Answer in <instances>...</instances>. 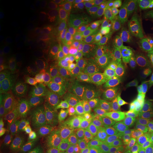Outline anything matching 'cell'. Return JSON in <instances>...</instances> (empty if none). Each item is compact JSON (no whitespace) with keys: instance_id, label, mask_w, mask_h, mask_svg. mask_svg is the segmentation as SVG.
<instances>
[{"instance_id":"30","label":"cell","mask_w":153,"mask_h":153,"mask_svg":"<svg viewBox=\"0 0 153 153\" xmlns=\"http://www.w3.org/2000/svg\"><path fill=\"white\" fill-rule=\"evenodd\" d=\"M88 153H112L106 148L99 146H93L90 148Z\"/></svg>"},{"instance_id":"19","label":"cell","mask_w":153,"mask_h":153,"mask_svg":"<svg viewBox=\"0 0 153 153\" xmlns=\"http://www.w3.org/2000/svg\"><path fill=\"white\" fill-rule=\"evenodd\" d=\"M85 101L82 99H72L68 101L66 105L67 111L71 113H77L85 107Z\"/></svg>"},{"instance_id":"1","label":"cell","mask_w":153,"mask_h":153,"mask_svg":"<svg viewBox=\"0 0 153 153\" xmlns=\"http://www.w3.org/2000/svg\"><path fill=\"white\" fill-rule=\"evenodd\" d=\"M148 120V110L140 108L133 111L126 120L122 140L125 148L135 150L143 143Z\"/></svg>"},{"instance_id":"2","label":"cell","mask_w":153,"mask_h":153,"mask_svg":"<svg viewBox=\"0 0 153 153\" xmlns=\"http://www.w3.org/2000/svg\"><path fill=\"white\" fill-rule=\"evenodd\" d=\"M148 22L126 24L120 28L118 33V43L123 54L128 56L135 55L147 43Z\"/></svg>"},{"instance_id":"24","label":"cell","mask_w":153,"mask_h":153,"mask_svg":"<svg viewBox=\"0 0 153 153\" xmlns=\"http://www.w3.org/2000/svg\"><path fill=\"white\" fill-rule=\"evenodd\" d=\"M147 44L149 50L153 53V19H149L147 24Z\"/></svg>"},{"instance_id":"21","label":"cell","mask_w":153,"mask_h":153,"mask_svg":"<svg viewBox=\"0 0 153 153\" xmlns=\"http://www.w3.org/2000/svg\"><path fill=\"white\" fill-rule=\"evenodd\" d=\"M103 4L100 1H91L88 3V14L91 17H97L101 14Z\"/></svg>"},{"instance_id":"7","label":"cell","mask_w":153,"mask_h":153,"mask_svg":"<svg viewBox=\"0 0 153 153\" xmlns=\"http://www.w3.org/2000/svg\"><path fill=\"white\" fill-rule=\"evenodd\" d=\"M120 105H116L99 101L94 107L95 115L104 123H111L117 118L120 111Z\"/></svg>"},{"instance_id":"26","label":"cell","mask_w":153,"mask_h":153,"mask_svg":"<svg viewBox=\"0 0 153 153\" xmlns=\"http://www.w3.org/2000/svg\"><path fill=\"white\" fill-rule=\"evenodd\" d=\"M66 89L64 87L57 88L55 91V97L59 104L62 105L66 101Z\"/></svg>"},{"instance_id":"23","label":"cell","mask_w":153,"mask_h":153,"mask_svg":"<svg viewBox=\"0 0 153 153\" xmlns=\"http://www.w3.org/2000/svg\"><path fill=\"white\" fill-rule=\"evenodd\" d=\"M133 2L143 11L153 12V0H134Z\"/></svg>"},{"instance_id":"13","label":"cell","mask_w":153,"mask_h":153,"mask_svg":"<svg viewBox=\"0 0 153 153\" xmlns=\"http://www.w3.org/2000/svg\"><path fill=\"white\" fill-rule=\"evenodd\" d=\"M14 105L19 108L27 109L33 106V100L26 93L19 92L14 97Z\"/></svg>"},{"instance_id":"15","label":"cell","mask_w":153,"mask_h":153,"mask_svg":"<svg viewBox=\"0 0 153 153\" xmlns=\"http://www.w3.org/2000/svg\"><path fill=\"white\" fill-rule=\"evenodd\" d=\"M105 73L101 69L92 68L89 69L87 71V81L91 85H100L101 79Z\"/></svg>"},{"instance_id":"16","label":"cell","mask_w":153,"mask_h":153,"mask_svg":"<svg viewBox=\"0 0 153 153\" xmlns=\"http://www.w3.org/2000/svg\"><path fill=\"white\" fill-rule=\"evenodd\" d=\"M59 113V106L54 103L48 104L44 107L42 116L44 120H52L57 117Z\"/></svg>"},{"instance_id":"6","label":"cell","mask_w":153,"mask_h":153,"mask_svg":"<svg viewBox=\"0 0 153 153\" xmlns=\"http://www.w3.org/2000/svg\"><path fill=\"white\" fill-rule=\"evenodd\" d=\"M111 85L123 87L128 83L131 77V70L126 65H117L106 72Z\"/></svg>"},{"instance_id":"10","label":"cell","mask_w":153,"mask_h":153,"mask_svg":"<svg viewBox=\"0 0 153 153\" xmlns=\"http://www.w3.org/2000/svg\"><path fill=\"white\" fill-rule=\"evenodd\" d=\"M68 73L72 76H79L87 70V62L80 56H74L68 61L67 65Z\"/></svg>"},{"instance_id":"32","label":"cell","mask_w":153,"mask_h":153,"mask_svg":"<svg viewBox=\"0 0 153 153\" xmlns=\"http://www.w3.org/2000/svg\"><path fill=\"white\" fill-rule=\"evenodd\" d=\"M1 104H4L5 102H7V101L9 100V98H10V93L9 91L7 90V89H2L1 90Z\"/></svg>"},{"instance_id":"12","label":"cell","mask_w":153,"mask_h":153,"mask_svg":"<svg viewBox=\"0 0 153 153\" xmlns=\"http://www.w3.org/2000/svg\"><path fill=\"white\" fill-rule=\"evenodd\" d=\"M118 10V5L116 1L108 0L103 4L100 14L101 20L104 22H111L116 16Z\"/></svg>"},{"instance_id":"18","label":"cell","mask_w":153,"mask_h":153,"mask_svg":"<svg viewBox=\"0 0 153 153\" xmlns=\"http://www.w3.org/2000/svg\"><path fill=\"white\" fill-rule=\"evenodd\" d=\"M92 45L93 42L91 38H82L81 41L78 42L77 44L76 45L74 51H75V53L77 55H83L91 49V48L92 47Z\"/></svg>"},{"instance_id":"3","label":"cell","mask_w":153,"mask_h":153,"mask_svg":"<svg viewBox=\"0 0 153 153\" xmlns=\"http://www.w3.org/2000/svg\"><path fill=\"white\" fill-rule=\"evenodd\" d=\"M120 19L126 24H137L148 22V14L133 1L122 5L119 11Z\"/></svg>"},{"instance_id":"35","label":"cell","mask_w":153,"mask_h":153,"mask_svg":"<svg viewBox=\"0 0 153 153\" xmlns=\"http://www.w3.org/2000/svg\"><path fill=\"white\" fill-rule=\"evenodd\" d=\"M147 153H153V149H152V150H150V151H148V152H147Z\"/></svg>"},{"instance_id":"14","label":"cell","mask_w":153,"mask_h":153,"mask_svg":"<svg viewBox=\"0 0 153 153\" xmlns=\"http://www.w3.org/2000/svg\"><path fill=\"white\" fill-rule=\"evenodd\" d=\"M38 146L41 153H51L55 149V140L48 134L43 135Z\"/></svg>"},{"instance_id":"22","label":"cell","mask_w":153,"mask_h":153,"mask_svg":"<svg viewBox=\"0 0 153 153\" xmlns=\"http://www.w3.org/2000/svg\"><path fill=\"white\" fill-rule=\"evenodd\" d=\"M144 76L148 84L153 79V53H152V55L145 67Z\"/></svg>"},{"instance_id":"25","label":"cell","mask_w":153,"mask_h":153,"mask_svg":"<svg viewBox=\"0 0 153 153\" xmlns=\"http://www.w3.org/2000/svg\"><path fill=\"white\" fill-rule=\"evenodd\" d=\"M11 35L5 29H1L0 30V47L4 48L8 46L11 43Z\"/></svg>"},{"instance_id":"8","label":"cell","mask_w":153,"mask_h":153,"mask_svg":"<svg viewBox=\"0 0 153 153\" xmlns=\"http://www.w3.org/2000/svg\"><path fill=\"white\" fill-rule=\"evenodd\" d=\"M118 41V34L111 28H103L99 31L97 43L99 51L104 54L114 51Z\"/></svg>"},{"instance_id":"27","label":"cell","mask_w":153,"mask_h":153,"mask_svg":"<svg viewBox=\"0 0 153 153\" xmlns=\"http://www.w3.org/2000/svg\"><path fill=\"white\" fill-rule=\"evenodd\" d=\"M22 153H41V151L38 144L35 143H30L24 147Z\"/></svg>"},{"instance_id":"4","label":"cell","mask_w":153,"mask_h":153,"mask_svg":"<svg viewBox=\"0 0 153 153\" xmlns=\"http://www.w3.org/2000/svg\"><path fill=\"white\" fill-rule=\"evenodd\" d=\"M128 94L122 87L113 85L101 87L97 91L98 101H102L116 105H121Z\"/></svg>"},{"instance_id":"34","label":"cell","mask_w":153,"mask_h":153,"mask_svg":"<svg viewBox=\"0 0 153 153\" xmlns=\"http://www.w3.org/2000/svg\"><path fill=\"white\" fill-rule=\"evenodd\" d=\"M148 16L150 17V19H153V12L148 13Z\"/></svg>"},{"instance_id":"28","label":"cell","mask_w":153,"mask_h":153,"mask_svg":"<svg viewBox=\"0 0 153 153\" xmlns=\"http://www.w3.org/2000/svg\"><path fill=\"white\" fill-rule=\"evenodd\" d=\"M87 14L84 11H79L76 15V22L81 26H86L88 24Z\"/></svg>"},{"instance_id":"29","label":"cell","mask_w":153,"mask_h":153,"mask_svg":"<svg viewBox=\"0 0 153 153\" xmlns=\"http://www.w3.org/2000/svg\"><path fill=\"white\" fill-rule=\"evenodd\" d=\"M11 135L7 125L4 123H1L0 126V138L2 140H7Z\"/></svg>"},{"instance_id":"20","label":"cell","mask_w":153,"mask_h":153,"mask_svg":"<svg viewBox=\"0 0 153 153\" xmlns=\"http://www.w3.org/2000/svg\"><path fill=\"white\" fill-rule=\"evenodd\" d=\"M51 93H52V91L46 86H43L40 89L38 100V105H39L40 107H45V106H47L50 97H51Z\"/></svg>"},{"instance_id":"33","label":"cell","mask_w":153,"mask_h":153,"mask_svg":"<svg viewBox=\"0 0 153 153\" xmlns=\"http://www.w3.org/2000/svg\"><path fill=\"white\" fill-rule=\"evenodd\" d=\"M149 95L153 101V79L149 83Z\"/></svg>"},{"instance_id":"5","label":"cell","mask_w":153,"mask_h":153,"mask_svg":"<svg viewBox=\"0 0 153 153\" xmlns=\"http://www.w3.org/2000/svg\"><path fill=\"white\" fill-rule=\"evenodd\" d=\"M83 135L86 140L93 144H106L110 140L111 131L99 126H91L85 129Z\"/></svg>"},{"instance_id":"9","label":"cell","mask_w":153,"mask_h":153,"mask_svg":"<svg viewBox=\"0 0 153 153\" xmlns=\"http://www.w3.org/2000/svg\"><path fill=\"white\" fill-rule=\"evenodd\" d=\"M7 125L11 135H20L26 129V118L22 114L12 115L9 118Z\"/></svg>"},{"instance_id":"31","label":"cell","mask_w":153,"mask_h":153,"mask_svg":"<svg viewBox=\"0 0 153 153\" xmlns=\"http://www.w3.org/2000/svg\"><path fill=\"white\" fill-rule=\"evenodd\" d=\"M0 153H11L10 146L7 140H1L0 143Z\"/></svg>"},{"instance_id":"11","label":"cell","mask_w":153,"mask_h":153,"mask_svg":"<svg viewBox=\"0 0 153 153\" xmlns=\"http://www.w3.org/2000/svg\"><path fill=\"white\" fill-rule=\"evenodd\" d=\"M148 120L143 139V146L147 152L153 149V112L148 108Z\"/></svg>"},{"instance_id":"17","label":"cell","mask_w":153,"mask_h":153,"mask_svg":"<svg viewBox=\"0 0 153 153\" xmlns=\"http://www.w3.org/2000/svg\"><path fill=\"white\" fill-rule=\"evenodd\" d=\"M95 111L94 108H91V106H86L82 110L76 113V119L80 123H85L89 121L94 116Z\"/></svg>"}]
</instances>
